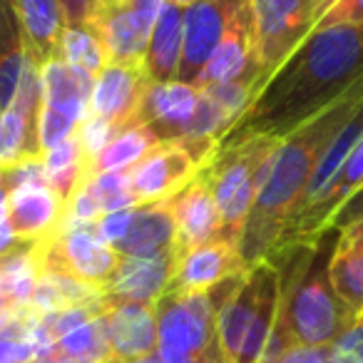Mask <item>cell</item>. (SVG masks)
I'll list each match as a JSON object with an SVG mask.
<instances>
[{"instance_id": "1", "label": "cell", "mask_w": 363, "mask_h": 363, "mask_svg": "<svg viewBox=\"0 0 363 363\" xmlns=\"http://www.w3.org/2000/svg\"><path fill=\"white\" fill-rule=\"evenodd\" d=\"M363 75V26L313 30L267 80L219 147L247 137L284 140L341 100Z\"/></svg>"}, {"instance_id": "2", "label": "cell", "mask_w": 363, "mask_h": 363, "mask_svg": "<svg viewBox=\"0 0 363 363\" xmlns=\"http://www.w3.org/2000/svg\"><path fill=\"white\" fill-rule=\"evenodd\" d=\"M361 102L363 75L341 100H336L328 110H323L321 115H316L279 142L277 152L272 155L267 172H264L257 202H254L242 242H239V254H242L247 269L257 267L259 262L277 252L284 232L291 224L294 214L306 194L318 160L331 145L333 137L341 132V127L351 120Z\"/></svg>"}, {"instance_id": "3", "label": "cell", "mask_w": 363, "mask_h": 363, "mask_svg": "<svg viewBox=\"0 0 363 363\" xmlns=\"http://www.w3.org/2000/svg\"><path fill=\"white\" fill-rule=\"evenodd\" d=\"M338 229L328 227L311 242H296L269 257L281 277V298L264 358H274L294 343L333 346L353 318L331 281V254Z\"/></svg>"}, {"instance_id": "4", "label": "cell", "mask_w": 363, "mask_h": 363, "mask_svg": "<svg viewBox=\"0 0 363 363\" xmlns=\"http://www.w3.org/2000/svg\"><path fill=\"white\" fill-rule=\"evenodd\" d=\"M281 298V277L274 262L264 259L249 269L242 286L217 313V338L224 363H262L272 338Z\"/></svg>"}, {"instance_id": "5", "label": "cell", "mask_w": 363, "mask_h": 363, "mask_svg": "<svg viewBox=\"0 0 363 363\" xmlns=\"http://www.w3.org/2000/svg\"><path fill=\"white\" fill-rule=\"evenodd\" d=\"M277 137H247L234 145L219 147L214 157L202 167L209 189L222 217V232L217 239L237 244L242 242L247 219L257 202L264 172L279 147Z\"/></svg>"}, {"instance_id": "6", "label": "cell", "mask_w": 363, "mask_h": 363, "mask_svg": "<svg viewBox=\"0 0 363 363\" xmlns=\"http://www.w3.org/2000/svg\"><path fill=\"white\" fill-rule=\"evenodd\" d=\"M262 87L316 28V0H247Z\"/></svg>"}, {"instance_id": "7", "label": "cell", "mask_w": 363, "mask_h": 363, "mask_svg": "<svg viewBox=\"0 0 363 363\" xmlns=\"http://www.w3.org/2000/svg\"><path fill=\"white\" fill-rule=\"evenodd\" d=\"M164 0H100L87 28L105 48L107 65L145 67L147 45Z\"/></svg>"}, {"instance_id": "8", "label": "cell", "mask_w": 363, "mask_h": 363, "mask_svg": "<svg viewBox=\"0 0 363 363\" xmlns=\"http://www.w3.org/2000/svg\"><path fill=\"white\" fill-rule=\"evenodd\" d=\"M40 269L62 272L77 281L105 289L115 277L122 257L100 237L97 224L60 229L50 242L38 244Z\"/></svg>"}, {"instance_id": "9", "label": "cell", "mask_w": 363, "mask_h": 363, "mask_svg": "<svg viewBox=\"0 0 363 363\" xmlns=\"http://www.w3.org/2000/svg\"><path fill=\"white\" fill-rule=\"evenodd\" d=\"M202 164L179 142H162L127 169L137 207L172 199L199 174Z\"/></svg>"}, {"instance_id": "10", "label": "cell", "mask_w": 363, "mask_h": 363, "mask_svg": "<svg viewBox=\"0 0 363 363\" xmlns=\"http://www.w3.org/2000/svg\"><path fill=\"white\" fill-rule=\"evenodd\" d=\"M239 0H202L184 8V30H182V60L177 82L197 85L207 62L222 43L227 23Z\"/></svg>"}, {"instance_id": "11", "label": "cell", "mask_w": 363, "mask_h": 363, "mask_svg": "<svg viewBox=\"0 0 363 363\" xmlns=\"http://www.w3.org/2000/svg\"><path fill=\"white\" fill-rule=\"evenodd\" d=\"M363 189V137L356 142V147L351 150V155L346 157V162L341 164V169L336 172V177L331 179L323 194L306 207L301 214H296L289 229L284 232L281 244L277 247L284 249L289 244H296V242H311L316 239L321 232H326L328 227L333 224V217L341 212V207L353 197L356 192Z\"/></svg>"}, {"instance_id": "12", "label": "cell", "mask_w": 363, "mask_h": 363, "mask_svg": "<svg viewBox=\"0 0 363 363\" xmlns=\"http://www.w3.org/2000/svg\"><path fill=\"white\" fill-rule=\"evenodd\" d=\"M152 80L145 67L107 65L95 77L87 115L102 117L120 130L137 125V115L145 102Z\"/></svg>"}, {"instance_id": "13", "label": "cell", "mask_w": 363, "mask_h": 363, "mask_svg": "<svg viewBox=\"0 0 363 363\" xmlns=\"http://www.w3.org/2000/svg\"><path fill=\"white\" fill-rule=\"evenodd\" d=\"M247 264L242 262L239 247L227 239H214L202 247H194L177 257L174 274L167 291L177 294H199L209 291L217 284L227 281L239 274H247Z\"/></svg>"}, {"instance_id": "14", "label": "cell", "mask_w": 363, "mask_h": 363, "mask_svg": "<svg viewBox=\"0 0 363 363\" xmlns=\"http://www.w3.org/2000/svg\"><path fill=\"white\" fill-rule=\"evenodd\" d=\"M249 75H254L259 80L257 57H254V23L249 3L247 0H239L227 23L222 43L217 45L212 60L207 62L202 77H199L194 87L204 90V87L224 85V82L242 80V77Z\"/></svg>"}, {"instance_id": "15", "label": "cell", "mask_w": 363, "mask_h": 363, "mask_svg": "<svg viewBox=\"0 0 363 363\" xmlns=\"http://www.w3.org/2000/svg\"><path fill=\"white\" fill-rule=\"evenodd\" d=\"M174 264V252L160 254V257H122L115 277L102 289L107 306L110 303H147V306H155L169 289Z\"/></svg>"}, {"instance_id": "16", "label": "cell", "mask_w": 363, "mask_h": 363, "mask_svg": "<svg viewBox=\"0 0 363 363\" xmlns=\"http://www.w3.org/2000/svg\"><path fill=\"white\" fill-rule=\"evenodd\" d=\"M65 202L50 184H28L8 192V217L21 244H43L57 234Z\"/></svg>"}, {"instance_id": "17", "label": "cell", "mask_w": 363, "mask_h": 363, "mask_svg": "<svg viewBox=\"0 0 363 363\" xmlns=\"http://www.w3.org/2000/svg\"><path fill=\"white\" fill-rule=\"evenodd\" d=\"M172 209H174L177 224V257L194 247L214 242L222 232V217L202 169L177 197H172Z\"/></svg>"}, {"instance_id": "18", "label": "cell", "mask_w": 363, "mask_h": 363, "mask_svg": "<svg viewBox=\"0 0 363 363\" xmlns=\"http://www.w3.org/2000/svg\"><path fill=\"white\" fill-rule=\"evenodd\" d=\"M202 102V90L184 82H152L145 95V102L137 115V125L155 130L162 142H177L184 127L192 122Z\"/></svg>"}, {"instance_id": "19", "label": "cell", "mask_w": 363, "mask_h": 363, "mask_svg": "<svg viewBox=\"0 0 363 363\" xmlns=\"http://www.w3.org/2000/svg\"><path fill=\"white\" fill-rule=\"evenodd\" d=\"M112 358L135 363L157 351V313L147 303H110L105 311Z\"/></svg>"}, {"instance_id": "20", "label": "cell", "mask_w": 363, "mask_h": 363, "mask_svg": "<svg viewBox=\"0 0 363 363\" xmlns=\"http://www.w3.org/2000/svg\"><path fill=\"white\" fill-rule=\"evenodd\" d=\"M331 281L353 323L363 318V217L338 229L331 254Z\"/></svg>"}, {"instance_id": "21", "label": "cell", "mask_w": 363, "mask_h": 363, "mask_svg": "<svg viewBox=\"0 0 363 363\" xmlns=\"http://www.w3.org/2000/svg\"><path fill=\"white\" fill-rule=\"evenodd\" d=\"M174 209H172V199H164V202L137 207L135 222L117 247V254L120 257H160V254L174 252Z\"/></svg>"}, {"instance_id": "22", "label": "cell", "mask_w": 363, "mask_h": 363, "mask_svg": "<svg viewBox=\"0 0 363 363\" xmlns=\"http://www.w3.org/2000/svg\"><path fill=\"white\" fill-rule=\"evenodd\" d=\"M23 26L26 52L38 67L55 60L60 52V38L65 30L60 0H16Z\"/></svg>"}, {"instance_id": "23", "label": "cell", "mask_w": 363, "mask_h": 363, "mask_svg": "<svg viewBox=\"0 0 363 363\" xmlns=\"http://www.w3.org/2000/svg\"><path fill=\"white\" fill-rule=\"evenodd\" d=\"M182 30H184V8L164 0L145 55V70L152 82L177 80L182 60Z\"/></svg>"}, {"instance_id": "24", "label": "cell", "mask_w": 363, "mask_h": 363, "mask_svg": "<svg viewBox=\"0 0 363 363\" xmlns=\"http://www.w3.org/2000/svg\"><path fill=\"white\" fill-rule=\"evenodd\" d=\"M92 85H95V77H90L87 72L67 65L60 57L48 60L40 67V87H43L40 105L62 110L82 122L87 117V110H90Z\"/></svg>"}, {"instance_id": "25", "label": "cell", "mask_w": 363, "mask_h": 363, "mask_svg": "<svg viewBox=\"0 0 363 363\" xmlns=\"http://www.w3.org/2000/svg\"><path fill=\"white\" fill-rule=\"evenodd\" d=\"M40 279L38 244H21L16 252L0 259V294L16 308H28Z\"/></svg>"}, {"instance_id": "26", "label": "cell", "mask_w": 363, "mask_h": 363, "mask_svg": "<svg viewBox=\"0 0 363 363\" xmlns=\"http://www.w3.org/2000/svg\"><path fill=\"white\" fill-rule=\"evenodd\" d=\"M43 164H45L48 184L60 194L65 204L92 177L90 162L82 155L80 142H77L75 135L62 142V145H57L55 150H50L48 155H43Z\"/></svg>"}, {"instance_id": "27", "label": "cell", "mask_w": 363, "mask_h": 363, "mask_svg": "<svg viewBox=\"0 0 363 363\" xmlns=\"http://www.w3.org/2000/svg\"><path fill=\"white\" fill-rule=\"evenodd\" d=\"M157 145H162V140L155 135L152 127L132 125V127H127V130H122L120 135L97 155L90 172L92 174H105V172L130 169L132 164H137V162H140L147 152L155 150Z\"/></svg>"}, {"instance_id": "28", "label": "cell", "mask_w": 363, "mask_h": 363, "mask_svg": "<svg viewBox=\"0 0 363 363\" xmlns=\"http://www.w3.org/2000/svg\"><path fill=\"white\" fill-rule=\"evenodd\" d=\"M26 157H40L35 137V122L21 110L0 112V169H11Z\"/></svg>"}, {"instance_id": "29", "label": "cell", "mask_w": 363, "mask_h": 363, "mask_svg": "<svg viewBox=\"0 0 363 363\" xmlns=\"http://www.w3.org/2000/svg\"><path fill=\"white\" fill-rule=\"evenodd\" d=\"M60 353L72 358L75 363H105L112 358L110 353V338H107V321L105 313L90 318L82 326L72 328L70 333L55 343Z\"/></svg>"}, {"instance_id": "30", "label": "cell", "mask_w": 363, "mask_h": 363, "mask_svg": "<svg viewBox=\"0 0 363 363\" xmlns=\"http://www.w3.org/2000/svg\"><path fill=\"white\" fill-rule=\"evenodd\" d=\"M60 60L77 70L87 72L90 77H97L107 67V55L100 38L87 26H65L60 38Z\"/></svg>"}, {"instance_id": "31", "label": "cell", "mask_w": 363, "mask_h": 363, "mask_svg": "<svg viewBox=\"0 0 363 363\" xmlns=\"http://www.w3.org/2000/svg\"><path fill=\"white\" fill-rule=\"evenodd\" d=\"M80 127V120L55 107L40 105L35 120V137H38V152L48 155L50 150H55L57 145H62L65 140H70Z\"/></svg>"}, {"instance_id": "32", "label": "cell", "mask_w": 363, "mask_h": 363, "mask_svg": "<svg viewBox=\"0 0 363 363\" xmlns=\"http://www.w3.org/2000/svg\"><path fill=\"white\" fill-rule=\"evenodd\" d=\"M92 189L100 199L102 214L120 212V209L137 207L130 192V179L127 169L120 172H105V174H92Z\"/></svg>"}, {"instance_id": "33", "label": "cell", "mask_w": 363, "mask_h": 363, "mask_svg": "<svg viewBox=\"0 0 363 363\" xmlns=\"http://www.w3.org/2000/svg\"><path fill=\"white\" fill-rule=\"evenodd\" d=\"M120 132H122L120 127H115L112 122L102 120V117H95V115H87L85 120L80 122L75 137H77V142H80V150H82V155H85V160L90 162V167H92V162L97 160V155H100Z\"/></svg>"}, {"instance_id": "34", "label": "cell", "mask_w": 363, "mask_h": 363, "mask_svg": "<svg viewBox=\"0 0 363 363\" xmlns=\"http://www.w3.org/2000/svg\"><path fill=\"white\" fill-rule=\"evenodd\" d=\"M26 62H28V52L26 45L16 48V50L0 55V112L11 110L16 95L21 90L23 82V72H26Z\"/></svg>"}, {"instance_id": "35", "label": "cell", "mask_w": 363, "mask_h": 363, "mask_svg": "<svg viewBox=\"0 0 363 363\" xmlns=\"http://www.w3.org/2000/svg\"><path fill=\"white\" fill-rule=\"evenodd\" d=\"M28 184H48L43 157H26L18 164H13L11 169H3V189L6 192L28 187Z\"/></svg>"}, {"instance_id": "36", "label": "cell", "mask_w": 363, "mask_h": 363, "mask_svg": "<svg viewBox=\"0 0 363 363\" xmlns=\"http://www.w3.org/2000/svg\"><path fill=\"white\" fill-rule=\"evenodd\" d=\"M26 45L16 0H0V55Z\"/></svg>"}, {"instance_id": "37", "label": "cell", "mask_w": 363, "mask_h": 363, "mask_svg": "<svg viewBox=\"0 0 363 363\" xmlns=\"http://www.w3.org/2000/svg\"><path fill=\"white\" fill-rule=\"evenodd\" d=\"M336 26H363V0H336L323 18L316 23L313 30H323V28H336Z\"/></svg>"}, {"instance_id": "38", "label": "cell", "mask_w": 363, "mask_h": 363, "mask_svg": "<svg viewBox=\"0 0 363 363\" xmlns=\"http://www.w3.org/2000/svg\"><path fill=\"white\" fill-rule=\"evenodd\" d=\"M135 212H137V207L120 209V212L105 214V217L97 222V232H100V237L105 239L115 252L122 244V239L127 237V232H130L132 222H135Z\"/></svg>"}, {"instance_id": "39", "label": "cell", "mask_w": 363, "mask_h": 363, "mask_svg": "<svg viewBox=\"0 0 363 363\" xmlns=\"http://www.w3.org/2000/svg\"><path fill=\"white\" fill-rule=\"evenodd\" d=\"M262 363H333V348L294 343V346L284 348L281 353H277L274 358H267Z\"/></svg>"}, {"instance_id": "40", "label": "cell", "mask_w": 363, "mask_h": 363, "mask_svg": "<svg viewBox=\"0 0 363 363\" xmlns=\"http://www.w3.org/2000/svg\"><path fill=\"white\" fill-rule=\"evenodd\" d=\"M331 348L333 363H363V318L353 323Z\"/></svg>"}, {"instance_id": "41", "label": "cell", "mask_w": 363, "mask_h": 363, "mask_svg": "<svg viewBox=\"0 0 363 363\" xmlns=\"http://www.w3.org/2000/svg\"><path fill=\"white\" fill-rule=\"evenodd\" d=\"M38 356V348L28 338L0 333V363H30Z\"/></svg>"}, {"instance_id": "42", "label": "cell", "mask_w": 363, "mask_h": 363, "mask_svg": "<svg viewBox=\"0 0 363 363\" xmlns=\"http://www.w3.org/2000/svg\"><path fill=\"white\" fill-rule=\"evenodd\" d=\"M100 0H60L65 26H87Z\"/></svg>"}, {"instance_id": "43", "label": "cell", "mask_w": 363, "mask_h": 363, "mask_svg": "<svg viewBox=\"0 0 363 363\" xmlns=\"http://www.w3.org/2000/svg\"><path fill=\"white\" fill-rule=\"evenodd\" d=\"M21 247V242L16 239L11 227V217H8V192L0 189V259L8 257L11 252Z\"/></svg>"}, {"instance_id": "44", "label": "cell", "mask_w": 363, "mask_h": 363, "mask_svg": "<svg viewBox=\"0 0 363 363\" xmlns=\"http://www.w3.org/2000/svg\"><path fill=\"white\" fill-rule=\"evenodd\" d=\"M358 217H363V189H361V192H356L351 199H348L346 204H343L341 212H338L336 217H333V224H331V227L341 229L343 224L353 222V219H358Z\"/></svg>"}, {"instance_id": "45", "label": "cell", "mask_w": 363, "mask_h": 363, "mask_svg": "<svg viewBox=\"0 0 363 363\" xmlns=\"http://www.w3.org/2000/svg\"><path fill=\"white\" fill-rule=\"evenodd\" d=\"M30 363H75V361L67 358L65 353H60L57 348H52V351H45V353H40V356H35Z\"/></svg>"}, {"instance_id": "46", "label": "cell", "mask_w": 363, "mask_h": 363, "mask_svg": "<svg viewBox=\"0 0 363 363\" xmlns=\"http://www.w3.org/2000/svg\"><path fill=\"white\" fill-rule=\"evenodd\" d=\"M333 3H336V0H316V18H318V21H321L323 13H326L328 8L333 6ZM318 21H316V23H318Z\"/></svg>"}, {"instance_id": "47", "label": "cell", "mask_w": 363, "mask_h": 363, "mask_svg": "<svg viewBox=\"0 0 363 363\" xmlns=\"http://www.w3.org/2000/svg\"><path fill=\"white\" fill-rule=\"evenodd\" d=\"M167 3H174V6H179V8H189V6L202 3V0H167Z\"/></svg>"}, {"instance_id": "48", "label": "cell", "mask_w": 363, "mask_h": 363, "mask_svg": "<svg viewBox=\"0 0 363 363\" xmlns=\"http://www.w3.org/2000/svg\"><path fill=\"white\" fill-rule=\"evenodd\" d=\"M11 308H16V306H11V301H8V298L0 294V316H3L6 311H11Z\"/></svg>"}, {"instance_id": "49", "label": "cell", "mask_w": 363, "mask_h": 363, "mask_svg": "<svg viewBox=\"0 0 363 363\" xmlns=\"http://www.w3.org/2000/svg\"><path fill=\"white\" fill-rule=\"evenodd\" d=\"M105 363H125V361H117V358H110V361H105Z\"/></svg>"}, {"instance_id": "50", "label": "cell", "mask_w": 363, "mask_h": 363, "mask_svg": "<svg viewBox=\"0 0 363 363\" xmlns=\"http://www.w3.org/2000/svg\"><path fill=\"white\" fill-rule=\"evenodd\" d=\"M0 189H3V169H0Z\"/></svg>"}]
</instances>
